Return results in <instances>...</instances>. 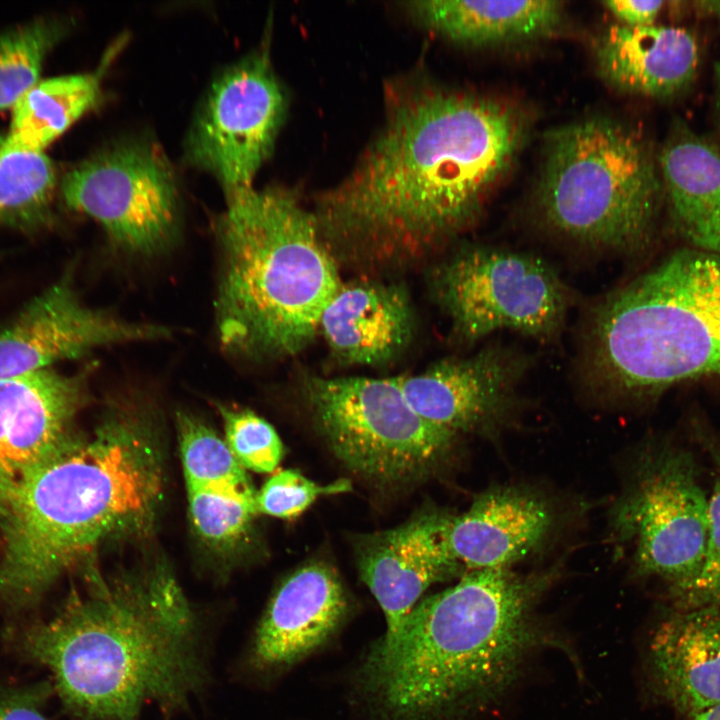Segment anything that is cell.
I'll return each instance as SVG.
<instances>
[{
    "label": "cell",
    "instance_id": "ba28073f",
    "mask_svg": "<svg viewBox=\"0 0 720 720\" xmlns=\"http://www.w3.org/2000/svg\"><path fill=\"white\" fill-rule=\"evenodd\" d=\"M426 285L462 345L500 330L552 342L571 304L568 287L545 260L487 244H453L426 266Z\"/></svg>",
    "mask_w": 720,
    "mask_h": 720
},
{
    "label": "cell",
    "instance_id": "d6986e66",
    "mask_svg": "<svg viewBox=\"0 0 720 720\" xmlns=\"http://www.w3.org/2000/svg\"><path fill=\"white\" fill-rule=\"evenodd\" d=\"M552 523L543 499L525 490L499 487L479 495L464 513L450 515L445 540L461 566L507 568L542 544Z\"/></svg>",
    "mask_w": 720,
    "mask_h": 720
},
{
    "label": "cell",
    "instance_id": "5bb4252c",
    "mask_svg": "<svg viewBox=\"0 0 720 720\" xmlns=\"http://www.w3.org/2000/svg\"><path fill=\"white\" fill-rule=\"evenodd\" d=\"M531 367L526 353L490 344L396 379L408 404L422 419L456 435L503 422L513 411L517 388Z\"/></svg>",
    "mask_w": 720,
    "mask_h": 720
},
{
    "label": "cell",
    "instance_id": "1f68e13d",
    "mask_svg": "<svg viewBox=\"0 0 720 720\" xmlns=\"http://www.w3.org/2000/svg\"><path fill=\"white\" fill-rule=\"evenodd\" d=\"M53 690V685L48 682L1 688L0 720H49L43 707Z\"/></svg>",
    "mask_w": 720,
    "mask_h": 720
},
{
    "label": "cell",
    "instance_id": "f1b7e54d",
    "mask_svg": "<svg viewBox=\"0 0 720 720\" xmlns=\"http://www.w3.org/2000/svg\"><path fill=\"white\" fill-rule=\"evenodd\" d=\"M226 443L240 465L259 473L273 472L282 454V442L266 420L247 409L218 405Z\"/></svg>",
    "mask_w": 720,
    "mask_h": 720
},
{
    "label": "cell",
    "instance_id": "3957f363",
    "mask_svg": "<svg viewBox=\"0 0 720 720\" xmlns=\"http://www.w3.org/2000/svg\"><path fill=\"white\" fill-rule=\"evenodd\" d=\"M158 440L145 407L120 403L0 484V603L27 608L101 544L151 528L164 486Z\"/></svg>",
    "mask_w": 720,
    "mask_h": 720
},
{
    "label": "cell",
    "instance_id": "836d02e7",
    "mask_svg": "<svg viewBox=\"0 0 720 720\" xmlns=\"http://www.w3.org/2000/svg\"><path fill=\"white\" fill-rule=\"evenodd\" d=\"M682 720H720V704L695 715L684 717Z\"/></svg>",
    "mask_w": 720,
    "mask_h": 720
},
{
    "label": "cell",
    "instance_id": "52a82bcc",
    "mask_svg": "<svg viewBox=\"0 0 720 720\" xmlns=\"http://www.w3.org/2000/svg\"><path fill=\"white\" fill-rule=\"evenodd\" d=\"M662 191L642 137L614 119L592 117L548 135L535 204L558 238L631 255L651 242Z\"/></svg>",
    "mask_w": 720,
    "mask_h": 720
},
{
    "label": "cell",
    "instance_id": "9c48e42d",
    "mask_svg": "<svg viewBox=\"0 0 720 720\" xmlns=\"http://www.w3.org/2000/svg\"><path fill=\"white\" fill-rule=\"evenodd\" d=\"M301 393L334 455L353 472L381 483L425 476L456 436L422 419L396 377L305 375Z\"/></svg>",
    "mask_w": 720,
    "mask_h": 720
},
{
    "label": "cell",
    "instance_id": "7c38bea8",
    "mask_svg": "<svg viewBox=\"0 0 720 720\" xmlns=\"http://www.w3.org/2000/svg\"><path fill=\"white\" fill-rule=\"evenodd\" d=\"M287 108L266 51H257L213 82L187 141L189 161L208 171L226 196L252 186L269 157Z\"/></svg>",
    "mask_w": 720,
    "mask_h": 720
},
{
    "label": "cell",
    "instance_id": "30bf717a",
    "mask_svg": "<svg viewBox=\"0 0 720 720\" xmlns=\"http://www.w3.org/2000/svg\"><path fill=\"white\" fill-rule=\"evenodd\" d=\"M614 520L634 544L638 570L662 579L677 606L701 571L708 535V497L691 456L665 449L648 457Z\"/></svg>",
    "mask_w": 720,
    "mask_h": 720
},
{
    "label": "cell",
    "instance_id": "e0dca14e",
    "mask_svg": "<svg viewBox=\"0 0 720 720\" xmlns=\"http://www.w3.org/2000/svg\"><path fill=\"white\" fill-rule=\"evenodd\" d=\"M416 329L415 307L403 282L357 276L343 281L323 310L318 335L336 363L380 367L407 352Z\"/></svg>",
    "mask_w": 720,
    "mask_h": 720
},
{
    "label": "cell",
    "instance_id": "5b68a950",
    "mask_svg": "<svg viewBox=\"0 0 720 720\" xmlns=\"http://www.w3.org/2000/svg\"><path fill=\"white\" fill-rule=\"evenodd\" d=\"M216 235L221 344L250 359L302 352L343 282L314 212L287 189L251 186L227 196Z\"/></svg>",
    "mask_w": 720,
    "mask_h": 720
},
{
    "label": "cell",
    "instance_id": "8992f818",
    "mask_svg": "<svg viewBox=\"0 0 720 720\" xmlns=\"http://www.w3.org/2000/svg\"><path fill=\"white\" fill-rule=\"evenodd\" d=\"M579 374L612 396L720 375V254L679 251L590 310Z\"/></svg>",
    "mask_w": 720,
    "mask_h": 720
},
{
    "label": "cell",
    "instance_id": "d6a6232c",
    "mask_svg": "<svg viewBox=\"0 0 720 720\" xmlns=\"http://www.w3.org/2000/svg\"><path fill=\"white\" fill-rule=\"evenodd\" d=\"M603 4L623 25L637 27L653 25L664 2L613 0Z\"/></svg>",
    "mask_w": 720,
    "mask_h": 720
},
{
    "label": "cell",
    "instance_id": "cb8c5ba5",
    "mask_svg": "<svg viewBox=\"0 0 720 720\" xmlns=\"http://www.w3.org/2000/svg\"><path fill=\"white\" fill-rule=\"evenodd\" d=\"M99 84L98 73L39 80L12 108L7 142L16 148L43 152L95 105Z\"/></svg>",
    "mask_w": 720,
    "mask_h": 720
},
{
    "label": "cell",
    "instance_id": "603a6c76",
    "mask_svg": "<svg viewBox=\"0 0 720 720\" xmlns=\"http://www.w3.org/2000/svg\"><path fill=\"white\" fill-rule=\"evenodd\" d=\"M423 27L465 46L490 47L545 38L563 18L559 1L421 0L406 3Z\"/></svg>",
    "mask_w": 720,
    "mask_h": 720
},
{
    "label": "cell",
    "instance_id": "7402d4cb",
    "mask_svg": "<svg viewBox=\"0 0 720 720\" xmlns=\"http://www.w3.org/2000/svg\"><path fill=\"white\" fill-rule=\"evenodd\" d=\"M659 166L677 230L695 249L720 254V145L679 127Z\"/></svg>",
    "mask_w": 720,
    "mask_h": 720
},
{
    "label": "cell",
    "instance_id": "44dd1931",
    "mask_svg": "<svg viewBox=\"0 0 720 720\" xmlns=\"http://www.w3.org/2000/svg\"><path fill=\"white\" fill-rule=\"evenodd\" d=\"M601 76L615 88L649 97L680 93L693 81L699 64L695 37L669 26L609 27L596 44Z\"/></svg>",
    "mask_w": 720,
    "mask_h": 720
},
{
    "label": "cell",
    "instance_id": "484cf974",
    "mask_svg": "<svg viewBox=\"0 0 720 720\" xmlns=\"http://www.w3.org/2000/svg\"><path fill=\"white\" fill-rule=\"evenodd\" d=\"M177 431L187 489L255 493L246 470L213 429L199 418L179 412Z\"/></svg>",
    "mask_w": 720,
    "mask_h": 720
},
{
    "label": "cell",
    "instance_id": "8fae6325",
    "mask_svg": "<svg viewBox=\"0 0 720 720\" xmlns=\"http://www.w3.org/2000/svg\"><path fill=\"white\" fill-rule=\"evenodd\" d=\"M61 193L70 209L95 219L126 252L157 253L178 233L175 175L151 144L117 145L81 162L64 176Z\"/></svg>",
    "mask_w": 720,
    "mask_h": 720
},
{
    "label": "cell",
    "instance_id": "6da1fadb",
    "mask_svg": "<svg viewBox=\"0 0 720 720\" xmlns=\"http://www.w3.org/2000/svg\"><path fill=\"white\" fill-rule=\"evenodd\" d=\"M528 130L499 99L424 79L391 85L382 127L313 211L340 270L392 278L426 267L480 216Z\"/></svg>",
    "mask_w": 720,
    "mask_h": 720
},
{
    "label": "cell",
    "instance_id": "e575fe53",
    "mask_svg": "<svg viewBox=\"0 0 720 720\" xmlns=\"http://www.w3.org/2000/svg\"><path fill=\"white\" fill-rule=\"evenodd\" d=\"M716 108L720 129V61L716 65Z\"/></svg>",
    "mask_w": 720,
    "mask_h": 720
},
{
    "label": "cell",
    "instance_id": "4dcf8cb0",
    "mask_svg": "<svg viewBox=\"0 0 720 720\" xmlns=\"http://www.w3.org/2000/svg\"><path fill=\"white\" fill-rule=\"evenodd\" d=\"M715 481L708 497V535L701 571L676 610L720 608V451H711Z\"/></svg>",
    "mask_w": 720,
    "mask_h": 720
},
{
    "label": "cell",
    "instance_id": "4fadbf2b",
    "mask_svg": "<svg viewBox=\"0 0 720 720\" xmlns=\"http://www.w3.org/2000/svg\"><path fill=\"white\" fill-rule=\"evenodd\" d=\"M167 327L122 319L85 305L63 279L0 329V378L51 368L95 348L169 337Z\"/></svg>",
    "mask_w": 720,
    "mask_h": 720
},
{
    "label": "cell",
    "instance_id": "7a4b0ae2",
    "mask_svg": "<svg viewBox=\"0 0 720 720\" xmlns=\"http://www.w3.org/2000/svg\"><path fill=\"white\" fill-rule=\"evenodd\" d=\"M71 594L18 648L46 666L64 707L80 720H141L155 705L188 711L211 681L212 632L162 565L102 579Z\"/></svg>",
    "mask_w": 720,
    "mask_h": 720
},
{
    "label": "cell",
    "instance_id": "83f0119b",
    "mask_svg": "<svg viewBox=\"0 0 720 720\" xmlns=\"http://www.w3.org/2000/svg\"><path fill=\"white\" fill-rule=\"evenodd\" d=\"M189 513L198 535L209 545L228 548L247 533L257 512L256 492L228 494L189 488Z\"/></svg>",
    "mask_w": 720,
    "mask_h": 720
},
{
    "label": "cell",
    "instance_id": "ac0fdd59",
    "mask_svg": "<svg viewBox=\"0 0 720 720\" xmlns=\"http://www.w3.org/2000/svg\"><path fill=\"white\" fill-rule=\"evenodd\" d=\"M91 367L52 368L0 378V484L37 465L71 434Z\"/></svg>",
    "mask_w": 720,
    "mask_h": 720
},
{
    "label": "cell",
    "instance_id": "9a60e30c",
    "mask_svg": "<svg viewBox=\"0 0 720 720\" xmlns=\"http://www.w3.org/2000/svg\"><path fill=\"white\" fill-rule=\"evenodd\" d=\"M449 517L425 510L396 528L362 536L357 542L360 577L384 613L385 636L399 629L432 584L460 571L462 566L445 540Z\"/></svg>",
    "mask_w": 720,
    "mask_h": 720
},
{
    "label": "cell",
    "instance_id": "4316f807",
    "mask_svg": "<svg viewBox=\"0 0 720 720\" xmlns=\"http://www.w3.org/2000/svg\"><path fill=\"white\" fill-rule=\"evenodd\" d=\"M63 33L62 23L38 19L0 36V110L13 108L39 81L43 61Z\"/></svg>",
    "mask_w": 720,
    "mask_h": 720
},
{
    "label": "cell",
    "instance_id": "ffe728a7",
    "mask_svg": "<svg viewBox=\"0 0 720 720\" xmlns=\"http://www.w3.org/2000/svg\"><path fill=\"white\" fill-rule=\"evenodd\" d=\"M656 694L682 718L720 704V608L675 610L649 650Z\"/></svg>",
    "mask_w": 720,
    "mask_h": 720
},
{
    "label": "cell",
    "instance_id": "2e32d148",
    "mask_svg": "<svg viewBox=\"0 0 720 720\" xmlns=\"http://www.w3.org/2000/svg\"><path fill=\"white\" fill-rule=\"evenodd\" d=\"M347 611L344 587L332 567L319 561L300 567L271 598L242 667L256 674L288 668L327 642Z\"/></svg>",
    "mask_w": 720,
    "mask_h": 720
},
{
    "label": "cell",
    "instance_id": "d4e9b609",
    "mask_svg": "<svg viewBox=\"0 0 720 720\" xmlns=\"http://www.w3.org/2000/svg\"><path fill=\"white\" fill-rule=\"evenodd\" d=\"M55 167L43 152L13 147L0 134V225L32 228L50 217Z\"/></svg>",
    "mask_w": 720,
    "mask_h": 720
},
{
    "label": "cell",
    "instance_id": "277c9868",
    "mask_svg": "<svg viewBox=\"0 0 720 720\" xmlns=\"http://www.w3.org/2000/svg\"><path fill=\"white\" fill-rule=\"evenodd\" d=\"M544 586L508 568L477 569L422 597L370 651L364 691L385 720H456L486 706L553 641L533 615Z\"/></svg>",
    "mask_w": 720,
    "mask_h": 720
},
{
    "label": "cell",
    "instance_id": "f546056e",
    "mask_svg": "<svg viewBox=\"0 0 720 720\" xmlns=\"http://www.w3.org/2000/svg\"><path fill=\"white\" fill-rule=\"evenodd\" d=\"M351 490L346 479L319 485L295 470L275 473L256 492L257 512L278 518H292L302 513L319 496Z\"/></svg>",
    "mask_w": 720,
    "mask_h": 720
}]
</instances>
